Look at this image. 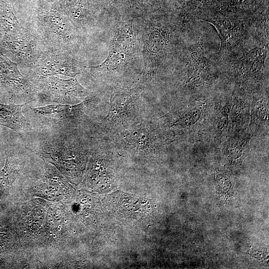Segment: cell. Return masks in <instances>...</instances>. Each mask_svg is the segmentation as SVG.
Here are the masks:
<instances>
[{
	"label": "cell",
	"instance_id": "2",
	"mask_svg": "<svg viewBox=\"0 0 269 269\" xmlns=\"http://www.w3.org/2000/svg\"><path fill=\"white\" fill-rule=\"evenodd\" d=\"M133 26L144 63V69L137 85L146 89L156 80L159 66L171 54L177 34L173 21L148 14Z\"/></svg>",
	"mask_w": 269,
	"mask_h": 269
},
{
	"label": "cell",
	"instance_id": "6",
	"mask_svg": "<svg viewBox=\"0 0 269 269\" xmlns=\"http://www.w3.org/2000/svg\"><path fill=\"white\" fill-rule=\"evenodd\" d=\"M101 103L99 92H92L83 102L75 105L54 104L31 108L42 122L59 130H78L88 123L96 107Z\"/></svg>",
	"mask_w": 269,
	"mask_h": 269
},
{
	"label": "cell",
	"instance_id": "10",
	"mask_svg": "<svg viewBox=\"0 0 269 269\" xmlns=\"http://www.w3.org/2000/svg\"><path fill=\"white\" fill-rule=\"evenodd\" d=\"M0 46L11 53L20 66L27 71L35 64L46 49L29 23L19 32L1 34Z\"/></svg>",
	"mask_w": 269,
	"mask_h": 269
},
{
	"label": "cell",
	"instance_id": "14",
	"mask_svg": "<svg viewBox=\"0 0 269 269\" xmlns=\"http://www.w3.org/2000/svg\"><path fill=\"white\" fill-rule=\"evenodd\" d=\"M17 172L14 164L7 157L3 167L0 170V198L9 190Z\"/></svg>",
	"mask_w": 269,
	"mask_h": 269
},
{
	"label": "cell",
	"instance_id": "3",
	"mask_svg": "<svg viewBox=\"0 0 269 269\" xmlns=\"http://www.w3.org/2000/svg\"><path fill=\"white\" fill-rule=\"evenodd\" d=\"M94 140V137H85L78 130H59L54 134L38 137L28 147L53 161L67 175L75 176L83 169Z\"/></svg>",
	"mask_w": 269,
	"mask_h": 269
},
{
	"label": "cell",
	"instance_id": "12",
	"mask_svg": "<svg viewBox=\"0 0 269 269\" xmlns=\"http://www.w3.org/2000/svg\"><path fill=\"white\" fill-rule=\"evenodd\" d=\"M30 102L21 104L0 103V126L7 127L20 135L26 134L30 124L22 114V109Z\"/></svg>",
	"mask_w": 269,
	"mask_h": 269
},
{
	"label": "cell",
	"instance_id": "4",
	"mask_svg": "<svg viewBox=\"0 0 269 269\" xmlns=\"http://www.w3.org/2000/svg\"><path fill=\"white\" fill-rule=\"evenodd\" d=\"M104 89L110 94L108 113L95 123L94 135L108 139L138 124L146 116L142 97L145 89L139 85Z\"/></svg>",
	"mask_w": 269,
	"mask_h": 269
},
{
	"label": "cell",
	"instance_id": "5",
	"mask_svg": "<svg viewBox=\"0 0 269 269\" xmlns=\"http://www.w3.org/2000/svg\"><path fill=\"white\" fill-rule=\"evenodd\" d=\"M29 24L47 49L79 54L84 43V38L59 5L40 7Z\"/></svg>",
	"mask_w": 269,
	"mask_h": 269
},
{
	"label": "cell",
	"instance_id": "1",
	"mask_svg": "<svg viewBox=\"0 0 269 269\" xmlns=\"http://www.w3.org/2000/svg\"><path fill=\"white\" fill-rule=\"evenodd\" d=\"M133 19H119L110 27L109 54L101 64L85 67L82 74L100 89L136 85L144 69L133 29Z\"/></svg>",
	"mask_w": 269,
	"mask_h": 269
},
{
	"label": "cell",
	"instance_id": "11",
	"mask_svg": "<svg viewBox=\"0 0 269 269\" xmlns=\"http://www.w3.org/2000/svg\"><path fill=\"white\" fill-rule=\"evenodd\" d=\"M0 94L10 102H31L36 98L35 85L21 74L17 65L0 49Z\"/></svg>",
	"mask_w": 269,
	"mask_h": 269
},
{
	"label": "cell",
	"instance_id": "13",
	"mask_svg": "<svg viewBox=\"0 0 269 269\" xmlns=\"http://www.w3.org/2000/svg\"><path fill=\"white\" fill-rule=\"evenodd\" d=\"M22 26L15 15L8 0H0V30L1 34L14 33L22 31Z\"/></svg>",
	"mask_w": 269,
	"mask_h": 269
},
{
	"label": "cell",
	"instance_id": "8",
	"mask_svg": "<svg viewBox=\"0 0 269 269\" xmlns=\"http://www.w3.org/2000/svg\"><path fill=\"white\" fill-rule=\"evenodd\" d=\"M36 89V98L41 104L75 105L81 103L92 93L83 87L76 77L65 79L58 75L41 77L31 82Z\"/></svg>",
	"mask_w": 269,
	"mask_h": 269
},
{
	"label": "cell",
	"instance_id": "7",
	"mask_svg": "<svg viewBox=\"0 0 269 269\" xmlns=\"http://www.w3.org/2000/svg\"><path fill=\"white\" fill-rule=\"evenodd\" d=\"M156 125L146 116L135 126L108 139L115 147L143 158L156 154L161 147Z\"/></svg>",
	"mask_w": 269,
	"mask_h": 269
},
{
	"label": "cell",
	"instance_id": "9",
	"mask_svg": "<svg viewBox=\"0 0 269 269\" xmlns=\"http://www.w3.org/2000/svg\"><path fill=\"white\" fill-rule=\"evenodd\" d=\"M83 58L73 52L46 49L26 76L32 82L41 77L62 75L76 77L82 74L85 67Z\"/></svg>",
	"mask_w": 269,
	"mask_h": 269
}]
</instances>
